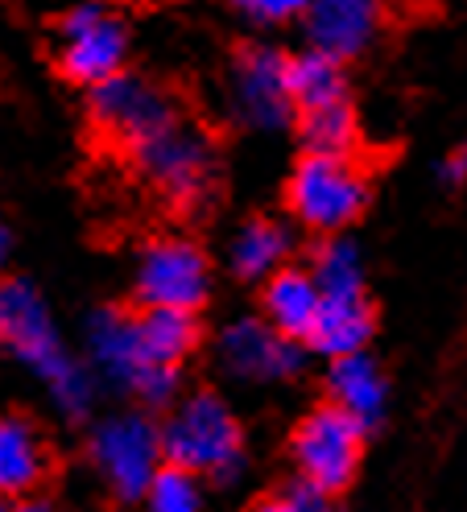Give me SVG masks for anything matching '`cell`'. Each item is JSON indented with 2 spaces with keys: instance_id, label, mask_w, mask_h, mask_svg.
Listing matches in <instances>:
<instances>
[{
  "instance_id": "cell-16",
  "label": "cell",
  "mask_w": 467,
  "mask_h": 512,
  "mask_svg": "<svg viewBox=\"0 0 467 512\" xmlns=\"http://www.w3.org/2000/svg\"><path fill=\"white\" fill-rule=\"evenodd\" d=\"M50 479V446L21 413H0V492L9 500L34 496Z\"/></svg>"
},
{
  "instance_id": "cell-12",
  "label": "cell",
  "mask_w": 467,
  "mask_h": 512,
  "mask_svg": "<svg viewBox=\"0 0 467 512\" xmlns=\"http://www.w3.org/2000/svg\"><path fill=\"white\" fill-rule=\"evenodd\" d=\"M87 116L100 133H108L112 141L129 149L158 124L178 116V108L158 83H149L133 71H116L112 79L87 87Z\"/></svg>"
},
{
  "instance_id": "cell-19",
  "label": "cell",
  "mask_w": 467,
  "mask_h": 512,
  "mask_svg": "<svg viewBox=\"0 0 467 512\" xmlns=\"http://www.w3.org/2000/svg\"><path fill=\"white\" fill-rule=\"evenodd\" d=\"M348 62L335 58L327 50L306 46L302 54L290 58V87H294V104L302 108H319V104H335V100H352L348 87Z\"/></svg>"
},
{
  "instance_id": "cell-23",
  "label": "cell",
  "mask_w": 467,
  "mask_h": 512,
  "mask_svg": "<svg viewBox=\"0 0 467 512\" xmlns=\"http://www.w3.org/2000/svg\"><path fill=\"white\" fill-rule=\"evenodd\" d=\"M199 471L182 467V463H162L158 475L149 479V492H145V508L149 512H199L203 500H207V488H203Z\"/></svg>"
},
{
  "instance_id": "cell-8",
  "label": "cell",
  "mask_w": 467,
  "mask_h": 512,
  "mask_svg": "<svg viewBox=\"0 0 467 512\" xmlns=\"http://www.w3.org/2000/svg\"><path fill=\"white\" fill-rule=\"evenodd\" d=\"M364 438H368V426L356 422L344 405L335 401L315 405L290 434V463L306 479H315L319 488L339 496L360 475Z\"/></svg>"
},
{
  "instance_id": "cell-13",
  "label": "cell",
  "mask_w": 467,
  "mask_h": 512,
  "mask_svg": "<svg viewBox=\"0 0 467 512\" xmlns=\"http://www.w3.org/2000/svg\"><path fill=\"white\" fill-rule=\"evenodd\" d=\"M385 21H389L385 0H310L302 29H306V46L356 62L381 42Z\"/></svg>"
},
{
  "instance_id": "cell-22",
  "label": "cell",
  "mask_w": 467,
  "mask_h": 512,
  "mask_svg": "<svg viewBox=\"0 0 467 512\" xmlns=\"http://www.w3.org/2000/svg\"><path fill=\"white\" fill-rule=\"evenodd\" d=\"M310 273H315L323 298L339 294H368V277H364V252L352 236H323L315 256H310Z\"/></svg>"
},
{
  "instance_id": "cell-28",
  "label": "cell",
  "mask_w": 467,
  "mask_h": 512,
  "mask_svg": "<svg viewBox=\"0 0 467 512\" xmlns=\"http://www.w3.org/2000/svg\"><path fill=\"white\" fill-rule=\"evenodd\" d=\"M5 500H9V496H5V492H0V508H5Z\"/></svg>"
},
{
  "instance_id": "cell-4",
  "label": "cell",
  "mask_w": 467,
  "mask_h": 512,
  "mask_svg": "<svg viewBox=\"0 0 467 512\" xmlns=\"http://www.w3.org/2000/svg\"><path fill=\"white\" fill-rule=\"evenodd\" d=\"M372 186L356 153H302L286 182V207L310 236H339L368 211Z\"/></svg>"
},
{
  "instance_id": "cell-14",
  "label": "cell",
  "mask_w": 467,
  "mask_h": 512,
  "mask_svg": "<svg viewBox=\"0 0 467 512\" xmlns=\"http://www.w3.org/2000/svg\"><path fill=\"white\" fill-rule=\"evenodd\" d=\"M327 397L335 405H344L356 422L368 426V434L385 422L389 413V380L385 368L364 351H352V356H335L327 360Z\"/></svg>"
},
{
  "instance_id": "cell-11",
  "label": "cell",
  "mask_w": 467,
  "mask_h": 512,
  "mask_svg": "<svg viewBox=\"0 0 467 512\" xmlns=\"http://www.w3.org/2000/svg\"><path fill=\"white\" fill-rule=\"evenodd\" d=\"M211 261L207 252L186 236H162L149 240L137 252L133 269V294L141 306H178L199 310L211 298Z\"/></svg>"
},
{
  "instance_id": "cell-17",
  "label": "cell",
  "mask_w": 467,
  "mask_h": 512,
  "mask_svg": "<svg viewBox=\"0 0 467 512\" xmlns=\"http://www.w3.org/2000/svg\"><path fill=\"white\" fill-rule=\"evenodd\" d=\"M294 252V232L282 219H244L228 240V273L244 285H261L265 277H273L282 265H290Z\"/></svg>"
},
{
  "instance_id": "cell-9",
  "label": "cell",
  "mask_w": 467,
  "mask_h": 512,
  "mask_svg": "<svg viewBox=\"0 0 467 512\" xmlns=\"http://www.w3.org/2000/svg\"><path fill=\"white\" fill-rule=\"evenodd\" d=\"M129 62V29L104 0H79L58 25V71L79 87H96L124 71Z\"/></svg>"
},
{
  "instance_id": "cell-7",
  "label": "cell",
  "mask_w": 467,
  "mask_h": 512,
  "mask_svg": "<svg viewBox=\"0 0 467 512\" xmlns=\"http://www.w3.org/2000/svg\"><path fill=\"white\" fill-rule=\"evenodd\" d=\"M133 166L153 182L162 195L178 203H195L211 190L215 178V145L195 120H186L182 112L158 124L153 133L129 145Z\"/></svg>"
},
{
  "instance_id": "cell-10",
  "label": "cell",
  "mask_w": 467,
  "mask_h": 512,
  "mask_svg": "<svg viewBox=\"0 0 467 512\" xmlns=\"http://www.w3.org/2000/svg\"><path fill=\"white\" fill-rule=\"evenodd\" d=\"M302 347V339L282 335L265 314H240L215 335V364L236 384H277L302 372Z\"/></svg>"
},
{
  "instance_id": "cell-21",
  "label": "cell",
  "mask_w": 467,
  "mask_h": 512,
  "mask_svg": "<svg viewBox=\"0 0 467 512\" xmlns=\"http://www.w3.org/2000/svg\"><path fill=\"white\" fill-rule=\"evenodd\" d=\"M294 124H298L302 153H356L360 145V116L352 100L302 108Z\"/></svg>"
},
{
  "instance_id": "cell-24",
  "label": "cell",
  "mask_w": 467,
  "mask_h": 512,
  "mask_svg": "<svg viewBox=\"0 0 467 512\" xmlns=\"http://www.w3.org/2000/svg\"><path fill=\"white\" fill-rule=\"evenodd\" d=\"M269 508H277V512H323V508H331V492L319 488L315 479H306L302 471H294L290 479H282V484L269 492Z\"/></svg>"
},
{
  "instance_id": "cell-3",
  "label": "cell",
  "mask_w": 467,
  "mask_h": 512,
  "mask_svg": "<svg viewBox=\"0 0 467 512\" xmlns=\"http://www.w3.org/2000/svg\"><path fill=\"white\" fill-rule=\"evenodd\" d=\"M162 451L170 463L207 475L211 484H236L244 471V426L220 393L195 389L170 405Z\"/></svg>"
},
{
  "instance_id": "cell-1",
  "label": "cell",
  "mask_w": 467,
  "mask_h": 512,
  "mask_svg": "<svg viewBox=\"0 0 467 512\" xmlns=\"http://www.w3.org/2000/svg\"><path fill=\"white\" fill-rule=\"evenodd\" d=\"M0 351L46 384L50 405L67 422H83L96 409L104 380L67 351L46 294L29 277H0Z\"/></svg>"
},
{
  "instance_id": "cell-25",
  "label": "cell",
  "mask_w": 467,
  "mask_h": 512,
  "mask_svg": "<svg viewBox=\"0 0 467 512\" xmlns=\"http://www.w3.org/2000/svg\"><path fill=\"white\" fill-rule=\"evenodd\" d=\"M240 9L253 25H290L306 17L310 0H240Z\"/></svg>"
},
{
  "instance_id": "cell-15",
  "label": "cell",
  "mask_w": 467,
  "mask_h": 512,
  "mask_svg": "<svg viewBox=\"0 0 467 512\" xmlns=\"http://www.w3.org/2000/svg\"><path fill=\"white\" fill-rule=\"evenodd\" d=\"M319 310H323V290H319V281L310 269L282 265L273 277L261 281V314L282 335L306 343L319 323Z\"/></svg>"
},
{
  "instance_id": "cell-5",
  "label": "cell",
  "mask_w": 467,
  "mask_h": 512,
  "mask_svg": "<svg viewBox=\"0 0 467 512\" xmlns=\"http://www.w3.org/2000/svg\"><path fill=\"white\" fill-rule=\"evenodd\" d=\"M87 463L116 504H145L149 479L166 463L162 426L141 409L104 413L87 434Z\"/></svg>"
},
{
  "instance_id": "cell-20",
  "label": "cell",
  "mask_w": 467,
  "mask_h": 512,
  "mask_svg": "<svg viewBox=\"0 0 467 512\" xmlns=\"http://www.w3.org/2000/svg\"><path fill=\"white\" fill-rule=\"evenodd\" d=\"M199 310H178V306H141V335L153 360L162 364H186L195 356L203 339L199 331Z\"/></svg>"
},
{
  "instance_id": "cell-6",
  "label": "cell",
  "mask_w": 467,
  "mask_h": 512,
  "mask_svg": "<svg viewBox=\"0 0 467 512\" xmlns=\"http://www.w3.org/2000/svg\"><path fill=\"white\" fill-rule=\"evenodd\" d=\"M224 108L244 133H282L298 120L290 58L273 46H244L224 75Z\"/></svg>"
},
{
  "instance_id": "cell-27",
  "label": "cell",
  "mask_w": 467,
  "mask_h": 512,
  "mask_svg": "<svg viewBox=\"0 0 467 512\" xmlns=\"http://www.w3.org/2000/svg\"><path fill=\"white\" fill-rule=\"evenodd\" d=\"M9 256H13V232H9V223L0 219V277L9 269Z\"/></svg>"
},
{
  "instance_id": "cell-18",
  "label": "cell",
  "mask_w": 467,
  "mask_h": 512,
  "mask_svg": "<svg viewBox=\"0 0 467 512\" xmlns=\"http://www.w3.org/2000/svg\"><path fill=\"white\" fill-rule=\"evenodd\" d=\"M372 331H377V314H372L368 294H339V298H323L319 323L310 331L306 347L323 360L352 356V351L368 347Z\"/></svg>"
},
{
  "instance_id": "cell-2",
  "label": "cell",
  "mask_w": 467,
  "mask_h": 512,
  "mask_svg": "<svg viewBox=\"0 0 467 512\" xmlns=\"http://www.w3.org/2000/svg\"><path fill=\"white\" fill-rule=\"evenodd\" d=\"M83 351L96 376L129 393L145 409H170L182 389V364H162L149 356L141 335V314L100 306L83 323Z\"/></svg>"
},
{
  "instance_id": "cell-26",
  "label": "cell",
  "mask_w": 467,
  "mask_h": 512,
  "mask_svg": "<svg viewBox=\"0 0 467 512\" xmlns=\"http://www.w3.org/2000/svg\"><path fill=\"white\" fill-rule=\"evenodd\" d=\"M439 182L443 186H467V145H459V149H451L443 162H439Z\"/></svg>"
}]
</instances>
